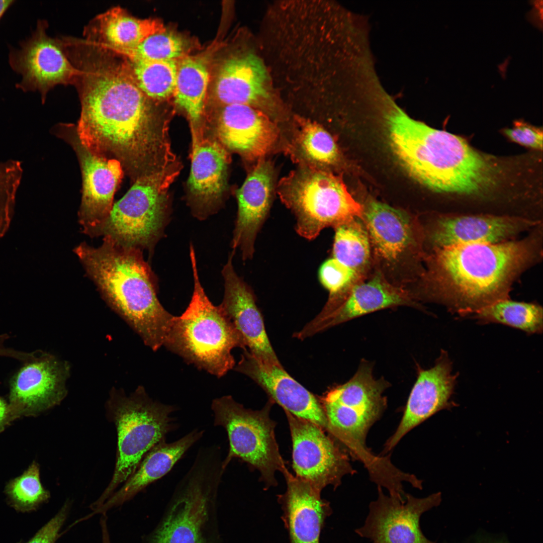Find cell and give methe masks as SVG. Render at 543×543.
Wrapping results in <instances>:
<instances>
[{"label":"cell","mask_w":543,"mask_h":543,"mask_svg":"<svg viewBox=\"0 0 543 543\" xmlns=\"http://www.w3.org/2000/svg\"><path fill=\"white\" fill-rule=\"evenodd\" d=\"M359 274L354 270L333 257L321 266L319 276L330 296L341 293L351 287Z\"/></svg>","instance_id":"8d00e7d4"},{"label":"cell","mask_w":543,"mask_h":543,"mask_svg":"<svg viewBox=\"0 0 543 543\" xmlns=\"http://www.w3.org/2000/svg\"><path fill=\"white\" fill-rule=\"evenodd\" d=\"M412 303L405 291L391 285L379 274L366 283L330 296L319 314L294 336L303 340L361 316Z\"/></svg>","instance_id":"e0dca14e"},{"label":"cell","mask_w":543,"mask_h":543,"mask_svg":"<svg viewBox=\"0 0 543 543\" xmlns=\"http://www.w3.org/2000/svg\"><path fill=\"white\" fill-rule=\"evenodd\" d=\"M274 403L269 399L261 410H253L226 395L214 399L211 404L214 425L223 428L229 440L223 468L239 458L259 471L267 487L277 484L276 472L283 474L288 470L275 437L276 423L270 418Z\"/></svg>","instance_id":"8fae6325"},{"label":"cell","mask_w":543,"mask_h":543,"mask_svg":"<svg viewBox=\"0 0 543 543\" xmlns=\"http://www.w3.org/2000/svg\"><path fill=\"white\" fill-rule=\"evenodd\" d=\"M458 376V374L453 373L452 362L444 350L432 367L418 369L401 420L386 441L383 455L394 448L412 429L440 410L450 407Z\"/></svg>","instance_id":"d6986e66"},{"label":"cell","mask_w":543,"mask_h":543,"mask_svg":"<svg viewBox=\"0 0 543 543\" xmlns=\"http://www.w3.org/2000/svg\"><path fill=\"white\" fill-rule=\"evenodd\" d=\"M283 474L287 487L279 500L290 542L319 543L325 520L332 513L329 502L322 499L320 491L288 470Z\"/></svg>","instance_id":"484cf974"},{"label":"cell","mask_w":543,"mask_h":543,"mask_svg":"<svg viewBox=\"0 0 543 543\" xmlns=\"http://www.w3.org/2000/svg\"><path fill=\"white\" fill-rule=\"evenodd\" d=\"M68 362L40 350L26 361L9 382L8 404L13 421L37 416L59 404L67 393Z\"/></svg>","instance_id":"4fadbf2b"},{"label":"cell","mask_w":543,"mask_h":543,"mask_svg":"<svg viewBox=\"0 0 543 543\" xmlns=\"http://www.w3.org/2000/svg\"><path fill=\"white\" fill-rule=\"evenodd\" d=\"M194 291L185 312L173 316L163 345L186 362L220 378L232 369V350L247 349L241 335L220 305L208 299L200 280L194 247H190Z\"/></svg>","instance_id":"8992f818"},{"label":"cell","mask_w":543,"mask_h":543,"mask_svg":"<svg viewBox=\"0 0 543 543\" xmlns=\"http://www.w3.org/2000/svg\"><path fill=\"white\" fill-rule=\"evenodd\" d=\"M220 448H201L148 543H219L217 501L225 469Z\"/></svg>","instance_id":"5b68a950"},{"label":"cell","mask_w":543,"mask_h":543,"mask_svg":"<svg viewBox=\"0 0 543 543\" xmlns=\"http://www.w3.org/2000/svg\"><path fill=\"white\" fill-rule=\"evenodd\" d=\"M14 2L9 0L0 1V19Z\"/></svg>","instance_id":"7bdbcfd3"},{"label":"cell","mask_w":543,"mask_h":543,"mask_svg":"<svg viewBox=\"0 0 543 543\" xmlns=\"http://www.w3.org/2000/svg\"><path fill=\"white\" fill-rule=\"evenodd\" d=\"M203 434L204 430L195 429L174 441L167 442L164 440L155 445L145 456L124 485L92 514H105L109 509L130 500L147 486L162 478Z\"/></svg>","instance_id":"4316f807"},{"label":"cell","mask_w":543,"mask_h":543,"mask_svg":"<svg viewBox=\"0 0 543 543\" xmlns=\"http://www.w3.org/2000/svg\"><path fill=\"white\" fill-rule=\"evenodd\" d=\"M5 493L11 505L23 512L36 509L50 498L49 491L41 484L39 465L35 461L20 476L7 483Z\"/></svg>","instance_id":"836d02e7"},{"label":"cell","mask_w":543,"mask_h":543,"mask_svg":"<svg viewBox=\"0 0 543 543\" xmlns=\"http://www.w3.org/2000/svg\"><path fill=\"white\" fill-rule=\"evenodd\" d=\"M384 121L392 150L414 179L433 192L478 204L485 213L496 207L499 200L493 192L503 168L495 157L459 136L412 119L399 108Z\"/></svg>","instance_id":"3957f363"},{"label":"cell","mask_w":543,"mask_h":543,"mask_svg":"<svg viewBox=\"0 0 543 543\" xmlns=\"http://www.w3.org/2000/svg\"><path fill=\"white\" fill-rule=\"evenodd\" d=\"M542 222L492 214H439L429 221L426 233L431 251L459 244L514 240Z\"/></svg>","instance_id":"2e32d148"},{"label":"cell","mask_w":543,"mask_h":543,"mask_svg":"<svg viewBox=\"0 0 543 543\" xmlns=\"http://www.w3.org/2000/svg\"><path fill=\"white\" fill-rule=\"evenodd\" d=\"M209 77L207 60L202 56H186L177 62L172 96L188 115L194 130H197L203 116Z\"/></svg>","instance_id":"f546056e"},{"label":"cell","mask_w":543,"mask_h":543,"mask_svg":"<svg viewBox=\"0 0 543 543\" xmlns=\"http://www.w3.org/2000/svg\"><path fill=\"white\" fill-rule=\"evenodd\" d=\"M187 46L182 36L165 30L149 36L134 49L121 55L132 60H177L184 57Z\"/></svg>","instance_id":"d590c367"},{"label":"cell","mask_w":543,"mask_h":543,"mask_svg":"<svg viewBox=\"0 0 543 543\" xmlns=\"http://www.w3.org/2000/svg\"><path fill=\"white\" fill-rule=\"evenodd\" d=\"M235 251L230 253L222 271L225 290L220 306L241 335L250 353L263 361L281 365L268 339L254 295L234 269L232 259Z\"/></svg>","instance_id":"ffe728a7"},{"label":"cell","mask_w":543,"mask_h":543,"mask_svg":"<svg viewBox=\"0 0 543 543\" xmlns=\"http://www.w3.org/2000/svg\"><path fill=\"white\" fill-rule=\"evenodd\" d=\"M106 408L117 431L116 463L110 483L90 505L93 511L108 499L134 473L148 452L166 440V435L176 426L172 416L175 408L153 400L143 387L129 396L112 390Z\"/></svg>","instance_id":"ba28073f"},{"label":"cell","mask_w":543,"mask_h":543,"mask_svg":"<svg viewBox=\"0 0 543 543\" xmlns=\"http://www.w3.org/2000/svg\"><path fill=\"white\" fill-rule=\"evenodd\" d=\"M389 384L376 379L373 366L363 361L347 382L333 388L320 399L330 435L353 460L363 464L371 478L387 468V457L377 455L366 445L368 432L387 406L383 395Z\"/></svg>","instance_id":"52a82bcc"},{"label":"cell","mask_w":543,"mask_h":543,"mask_svg":"<svg viewBox=\"0 0 543 543\" xmlns=\"http://www.w3.org/2000/svg\"><path fill=\"white\" fill-rule=\"evenodd\" d=\"M78 135L93 154L113 155L133 171L147 173L172 157L166 152L165 125L122 63L104 61L83 70Z\"/></svg>","instance_id":"6da1fadb"},{"label":"cell","mask_w":543,"mask_h":543,"mask_svg":"<svg viewBox=\"0 0 543 543\" xmlns=\"http://www.w3.org/2000/svg\"><path fill=\"white\" fill-rule=\"evenodd\" d=\"M480 543H505V542H504L503 541H490V542H480Z\"/></svg>","instance_id":"ee69618b"},{"label":"cell","mask_w":543,"mask_h":543,"mask_svg":"<svg viewBox=\"0 0 543 543\" xmlns=\"http://www.w3.org/2000/svg\"><path fill=\"white\" fill-rule=\"evenodd\" d=\"M504 134L511 141L527 148L542 149V129L523 121H516L511 128L504 130Z\"/></svg>","instance_id":"74e56055"},{"label":"cell","mask_w":543,"mask_h":543,"mask_svg":"<svg viewBox=\"0 0 543 543\" xmlns=\"http://www.w3.org/2000/svg\"><path fill=\"white\" fill-rule=\"evenodd\" d=\"M13 421L8 402L0 396V433Z\"/></svg>","instance_id":"ab89813d"},{"label":"cell","mask_w":543,"mask_h":543,"mask_svg":"<svg viewBox=\"0 0 543 543\" xmlns=\"http://www.w3.org/2000/svg\"><path fill=\"white\" fill-rule=\"evenodd\" d=\"M377 487V499L370 503L365 524L355 533L372 543H435L422 533L420 518L423 513L439 505L440 492L424 498L406 493L405 500L401 501Z\"/></svg>","instance_id":"9a60e30c"},{"label":"cell","mask_w":543,"mask_h":543,"mask_svg":"<svg viewBox=\"0 0 543 543\" xmlns=\"http://www.w3.org/2000/svg\"><path fill=\"white\" fill-rule=\"evenodd\" d=\"M363 219L371 243L387 262L395 263L414 246L413 224L403 211L372 201L364 209Z\"/></svg>","instance_id":"83f0119b"},{"label":"cell","mask_w":543,"mask_h":543,"mask_svg":"<svg viewBox=\"0 0 543 543\" xmlns=\"http://www.w3.org/2000/svg\"><path fill=\"white\" fill-rule=\"evenodd\" d=\"M9 354V348L6 345V338L0 335V356L6 357Z\"/></svg>","instance_id":"b9f144b4"},{"label":"cell","mask_w":543,"mask_h":543,"mask_svg":"<svg viewBox=\"0 0 543 543\" xmlns=\"http://www.w3.org/2000/svg\"><path fill=\"white\" fill-rule=\"evenodd\" d=\"M193 145L188 187L195 214L205 219L220 201L225 191L228 154L219 143L193 132Z\"/></svg>","instance_id":"603a6c76"},{"label":"cell","mask_w":543,"mask_h":543,"mask_svg":"<svg viewBox=\"0 0 543 543\" xmlns=\"http://www.w3.org/2000/svg\"><path fill=\"white\" fill-rule=\"evenodd\" d=\"M178 173L172 162L137 178L90 235L107 237L125 247L152 251L167 219V191Z\"/></svg>","instance_id":"9c48e42d"},{"label":"cell","mask_w":543,"mask_h":543,"mask_svg":"<svg viewBox=\"0 0 543 543\" xmlns=\"http://www.w3.org/2000/svg\"><path fill=\"white\" fill-rule=\"evenodd\" d=\"M279 193L295 216L297 232L309 240L325 228L363 219L364 208L342 179L321 169L306 167L294 171L281 181Z\"/></svg>","instance_id":"30bf717a"},{"label":"cell","mask_w":543,"mask_h":543,"mask_svg":"<svg viewBox=\"0 0 543 543\" xmlns=\"http://www.w3.org/2000/svg\"><path fill=\"white\" fill-rule=\"evenodd\" d=\"M97 20L100 44L120 55L134 49L149 36L166 30L160 20L139 19L120 7L109 10Z\"/></svg>","instance_id":"f1b7e54d"},{"label":"cell","mask_w":543,"mask_h":543,"mask_svg":"<svg viewBox=\"0 0 543 543\" xmlns=\"http://www.w3.org/2000/svg\"><path fill=\"white\" fill-rule=\"evenodd\" d=\"M81 165L83 189L78 222L82 232L89 236L108 217L123 169L117 159L98 156L85 149Z\"/></svg>","instance_id":"cb8c5ba5"},{"label":"cell","mask_w":543,"mask_h":543,"mask_svg":"<svg viewBox=\"0 0 543 543\" xmlns=\"http://www.w3.org/2000/svg\"><path fill=\"white\" fill-rule=\"evenodd\" d=\"M123 62L138 87L149 100L161 101L173 95L177 60L145 61L124 57Z\"/></svg>","instance_id":"1f68e13d"},{"label":"cell","mask_w":543,"mask_h":543,"mask_svg":"<svg viewBox=\"0 0 543 543\" xmlns=\"http://www.w3.org/2000/svg\"><path fill=\"white\" fill-rule=\"evenodd\" d=\"M274 172L269 161L260 159L238 190V212L231 245L242 258H251L257 233L268 213L273 198Z\"/></svg>","instance_id":"7402d4cb"},{"label":"cell","mask_w":543,"mask_h":543,"mask_svg":"<svg viewBox=\"0 0 543 543\" xmlns=\"http://www.w3.org/2000/svg\"><path fill=\"white\" fill-rule=\"evenodd\" d=\"M219 140L246 159H262L278 141L279 130L265 114L244 105L224 106L217 121Z\"/></svg>","instance_id":"44dd1931"},{"label":"cell","mask_w":543,"mask_h":543,"mask_svg":"<svg viewBox=\"0 0 543 543\" xmlns=\"http://www.w3.org/2000/svg\"><path fill=\"white\" fill-rule=\"evenodd\" d=\"M235 370L251 379L284 411L328 433V423L321 400L292 377L282 365L262 361L245 349Z\"/></svg>","instance_id":"ac0fdd59"},{"label":"cell","mask_w":543,"mask_h":543,"mask_svg":"<svg viewBox=\"0 0 543 543\" xmlns=\"http://www.w3.org/2000/svg\"><path fill=\"white\" fill-rule=\"evenodd\" d=\"M472 317L479 324H502L529 334H541L543 330L542 307L535 302L506 299L479 310Z\"/></svg>","instance_id":"4dcf8cb0"},{"label":"cell","mask_w":543,"mask_h":543,"mask_svg":"<svg viewBox=\"0 0 543 543\" xmlns=\"http://www.w3.org/2000/svg\"><path fill=\"white\" fill-rule=\"evenodd\" d=\"M267 74L261 61L253 54L226 58L220 66L213 87L215 98L224 106L244 105L256 108L269 105Z\"/></svg>","instance_id":"d4e9b609"},{"label":"cell","mask_w":543,"mask_h":543,"mask_svg":"<svg viewBox=\"0 0 543 543\" xmlns=\"http://www.w3.org/2000/svg\"><path fill=\"white\" fill-rule=\"evenodd\" d=\"M101 525L102 533V543H111L105 514H103L101 518Z\"/></svg>","instance_id":"60d3db41"},{"label":"cell","mask_w":543,"mask_h":543,"mask_svg":"<svg viewBox=\"0 0 543 543\" xmlns=\"http://www.w3.org/2000/svg\"><path fill=\"white\" fill-rule=\"evenodd\" d=\"M297 142L302 155L311 163L328 165L338 160L339 152L334 139L317 123L300 120Z\"/></svg>","instance_id":"e575fe53"},{"label":"cell","mask_w":543,"mask_h":543,"mask_svg":"<svg viewBox=\"0 0 543 543\" xmlns=\"http://www.w3.org/2000/svg\"><path fill=\"white\" fill-rule=\"evenodd\" d=\"M292 441V467L295 476L321 492L334 489L346 475L356 473L350 457L330 435L315 424L285 411Z\"/></svg>","instance_id":"7c38bea8"},{"label":"cell","mask_w":543,"mask_h":543,"mask_svg":"<svg viewBox=\"0 0 543 543\" xmlns=\"http://www.w3.org/2000/svg\"><path fill=\"white\" fill-rule=\"evenodd\" d=\"M335 228L333 257L360 274L368 265L371 255V242L366 228L354 218Z\"/></svg>","instance_id":"d6a6232c"},{"label":"cell","mask_w":543,"mask_h":543,"mask_svg":"<svg viewBox=\"0 0 543 543\" xmlns=\"http://www.w3.org/2000/svg\"><path fill=\"white\" fill-rule=\"evenodd\" d=\"M73 251L108 305L154 351L163 345L174 316L160 304L142 250L104 237L97 248L81 243Z\"/></svg>","instance_id":"277c9868"},{"label":"cell","mask_w":543,"mask_h":543,"mask_svg":"<svg viewBox=\"0 0 543 543\" xmlns=\"http://www.w3.org/2000/svg\"><path fill=\"white\" fill-rule=\"evenodd\" d=\"M543 260V223L523 236L495 243L459 244L430 251L427 299L461 317L509 299L512 287Z\"/></svg>","instance_id":"7a4b0ae2"},{"label":"cell","mask_w":543,"mask_h":543,"mask_svg":"<svg viewBox=\"0 0 543 543\" xmlns=\"http://www.w3.org/2000/svg\"><path fill=\"white\" fill-rule=\"evenodd\" d=\"M47 26L45 21H38L31 36L9 54L12 69L22 76L16 87L25 92L38 91L43 102L55 85L72 83L82 73L66 58L60 41L47 35Z\"/></svg>","instance_id":"5bb4252c"},{"label":"cell","mask_w":543,"mask_h":543,"mask_svg":"<svg viewBox=\"0 0 543 543\" xmlns=\"http://www.w3.org/2000/svg\"><path fill=\"white\" fill-rule=\"evenodd\" d=\"M69 510L70 503L66 502L56 514L26 543H55Z\"/></svg>","instance_id":"f35d334b"}]
</instances>
